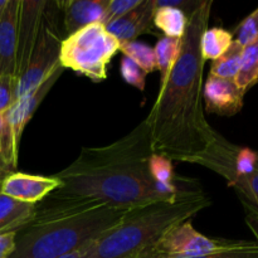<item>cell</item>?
<instances>
[{"instance_id": "obj_27", "label": "cell", "mask_w": 258, "mask_h": 258, "mask_svg": "<svg viewBox=\"0 0 258 258\" xmlns=\"http://www.w3.org/2000/svg\"><path fill=\"white\" fill-rule=\"evenodd\" d=\"M120 72L123 81L140 91L145 90L146 73L139 64H136L133 59L123 55L120 63Z\"/></svg>"}, {"instance_id": "obj_30", "label": "cell", "mask_w": 258, "mask_h": 258, "mask_svg": "<svg viewBox=\"0 0 258 258\" xmlns=\"http://www.w3.org/2000/svg\"><path fill=\"white\" fill-rule=\"evenodd\" d=\"M201 3L202 0H154V8H174L181 10L189 17Z\"/></svg>"}, {"instance_id": "obj_16", "label": "cell", "mask_w": 258, "mask_h": 258, "mask_svg": "<svg viewBox=\"0 0 258 258\" xmlns=\"http://www.w3.org/2000/svg\"><path fill=\"white\" fill-rule=\"evenodd\" d=\"M233 33L223 28H207L201 38V53L203 60H216L228 50L233 43Z\"/></svg>"}, {"instance_id": "obj_28", "label": "cell", "mask_w": 258, "mask_h": 258, "mask_svg": "<svg viewBox=\"0 0 258 258\" xmlns=\"http://www.w3.org/2000/svg\"><path fill=\"white\" fill-rule=\"evenodd\" d=\"M141 3H143V0H110L102 24L107 25L115 20L120 19L123 15L130 13L131 10L138 8Z\"/></svg>"}, {"instance_id": "obj_20", "label": "cell", "mask_w": 258, "mask_h": 258, "mask_svg": "<svg viewBox=\"0 0 258 258\" xmlns=\"http://www.w3.org/2000/svg\"><path fill=\"white\" fill-rule=\"evenodd\" d=\"M242 53H243V47L233 40L228 50L218 59L212 62L211 76L223 78V80H236L239 68H241Z\"/></svg>"}, {"instance_id": "obj_25", "label": "cell", "mask_w": 258, "mask_h": 258, "mask_svg": "<svg viewBox=\"0 0 258 258\" xmlns=\"http://www.w3.org/2000/svg\"><path fill=\"white\" fill-rule=\"evenodd\" d=\"M175 258H258V243L253 242H244L233 248L224 249V251L212 252V253L202 254L196 257H175Z\"/></svg>"}, {"instance_id": "obj_18", "label": "cell", "mask_w": 258, "mask_h": 258, "mask_svg": "<svg viewBox=\"0 0 258 258\" xmlns=\"http://www.w3.org/2000/svg\"><path fill=\"white\" fill-rule=\"evenodd\" d=\"M228 185L236 189L242 196V202L247 211L258 214V171L254 170L251 174L236 175L233 173L223 174Z\"/></svg>"}, {"instance_id": "obj_33", "label": "cell", "mask_w": 258, "mask_h": 258, "mask_svg": "<svg viewBox=\"0 0 258 258\" xmlns=\"http://www.w3.org/2000/svg\"><path fill=\"white\" fill-rule=\"evenodd\" d=\"M92 243L87 244V246L82 247V248L77 249V251L72 252V253H68V254H66V256H62L59 258H87V254H88V252H90Z\"/></svg>"}, {"instance_id": "obj_35", "label": "cell", "mask_w": 258, "mask_h": 258, "mask_svg": "<svg viewBox=\"0 0 258 258\" xmlns=\"http://www.w3.org/2000/svg\"><path fill=\"white\" fill-rule=\"evenodd\" d=\"M9 2L10 0H0V17H2V14L4 13V10L7 9Z\"/></svg>"}, {"instance_id": "obj_37", "label": "cell", "mask_w": 258, "mask_h": 258, "mask_svg": "<svg viewBox=\"0 0 258 258\" xmlns=\"http://www.w3.org/2000/svg\"><path fill=\"white\" fill-rule=\"evenodd\" d=\"M254 169L258 171V153H256V163H254Z\"/></svg>"}, {"instance_id": "obj_36", "label": "cell", "mask_w": 258, "mask_h": 258, "mask_svg": "<svg viewBox=\"0 0 258 258\" xmlns=\"http://www.w3.org/2000/svg\"><path fill=\"white\" fill-rule=\"evenodd\" d=\"M140 258H159V257L156 256V254L154 253V252L151 251V249H150V251H149V252H146V253L144 254V256H141Z\"/></svg>"}, {"instance_id": "obj_31", "label": "cell", "mask_w": 258, "mask_h": 258, "mask_svg": "<svg viewBox=\"0 0 258 258\" xmlns=\"http://www.w3.org/2000/svg\"><path fill=\"white\" fill-rule=\"evenodd\" d=\"M18 232L0 234V258H10L15 249V239Z\"/></svg>"}, {"instance_id": "obj_1", "label": "cell", "mask_w": 258, "mask_h": 258, "mask_svg": "<svg viewBox=\"0 0 258 258\" xmlns=\"http://www.w3.org/2000/svg\"><path fill=\"white\" fill-rule=\"evenodd\" d=\"M212 4L202 0L188 17L180 54L145 118L153 153L171 161L197 164L219 136L204 116L202 87L206 62L201 38L208 28Z\"/></svg>"}, {"instance_id": "obj_2", "label": "cell", "mask_w": 258, "mask_h": 258, "mask_svg": "<svg viewBox=\"0 0 258 258\" xmlns=\"http://www.w3.org/2000/svg\"><path fill=\"white\" fill-rule=\"evenodd\" d=\"M151 154L144 120L110 145L82 149L71 165L55 174L60 185L47 198L60 203H101L125 211L168 202L158 193L149 173Z\"/></svg>"}, {"instance_id": "obj_3", "label": "cell", "mask_w": 258, "mask_h": 258, "mask_svg": "<svg viewBox=\"0 0 258 258\" xmlns=\"http://www.w3.org/2000/svg\"><path fill=\"white\" fill-rule=\"evenodd\" d=\"M128 211L101 203H60L45 198L20 229L10 258H59L115 228Z\"/></svg>"}, {"instance_id": "obj_32", "label": "cell", "mask_w": 258, "mask_h": 258, "mask_svg": "<svg viewBox=\"0 0 258 258\" xmlns=\"http://www.w3.org/2000/svg\"><path fill=\"white\" fill-rule=\"evenodd\" d=\"M246 223L249 227V229L252 231V233L254 234V237L257 238L258 242V214L254 212H249L247 213L246 217Z\"/></svg>"}, {"instance_id": "obj_8", "label": "cell", "mask_w": 258, "mask_h": 258, "mask_svg": "<svg viewBox=\"0 0 258 258\" xmlns=\"http://www.w3.org/2000/svg\"><path fill=\"white\" fill-rule=\"evenodd\" d=\"M47 4L48 2L45 0H20L18 17L17 77L24 72L29 62Z\"/></svg>"}, {"instance_id": "obj_5", "label": "cell", "mask_w": 258, "mask_h": 258, "mask_svg": "<svg viewBox=\"0 0 258 258\" xmlns=\"http://www.w3.org/2000/svg\"><path fill=\"white\" fill-rule=\"evenodd\" d=\"M120 50V43L106 30L105 25L95 23L63 38L59 63L63 68L86 76L93 82L107 77V66Z\"/></svg>"}, {"instance_id": "obj_7", "label": "cell", "mask_w": 258, "mask_h": 258, "mask_svg": "<svg viewBox=\"0 0 258 258\" xmlns=\"http://www.w3.org/2000/svg\"><path fill=\"white\" fill-rule=\"evenodd\" d=\"M241 241H221L204 236L197 231L190 219L169 229L151 248L159 258L196 257L212 252L233 248Z\"/></svg>"}, {"instance_id": "obj_6", "label": "cell", "mask_w": 258, "mask_h": 258, "mask_svg": "<svg viewBox=\"0 0 258 258\" xmlns=\"http://www.w3.org/2000/svg\"><path fill=\"white\" fill-rule=\"evenodd\" d=\"M48 8L49 3L45 8L39 34L29 62L24 72L17 77L14 101L39 87L58 67H60L59 52L63 38L59 33L54 12Z\"/></svg>"}, {"instance_id": "obj_4", "label": "cell", "mask_w": 258, "mask_h": 258, "mask_svg": "<svg viewBox=\"0 0 258 258\" xmlns=\"http://www.w3.org/2000/svg\"><path fill=\"white\" fill-rule=\"evenodd\" d=\"M211 204L209 197L193 190L175 202H156L130 209L122 221L95 241L87 258H140L161 237Z\"/></svg>"}, {"instance_id": "obj_24", "label": "cell", "mask_w": 258, "mask_h": 258, "mask_svg": "<svg viewBox=\"0 0 258 258\" xmlns=\"http://www.w3.org/2000/svg\"><path fill=\"white\" fill-rule=\"evenodd\" d=\"M151 178L158 183H174V169L170 159L159 154H151L148 163Z\"/></svg>"}, {"instance_id": "obj_17", "label": "cell", "mask_w": 258, "mask_h": 258, "mask_svg": "<svg viewBox=\"0 0 258 258\" xmlns=\"http://www.w3.org/2000/svg\"><path fill=\"white\" fill-rule=\"evenodd\" d=\"M153 24L159 28L165 37L181 39L188 25V15L174 8H155Z\"/></svg>"}, {"instance_id": "obj_26", "label": "cell", "mask_w": 258, "mask_h": 258, "mask_svg": "<svg viewBox=\"0 0 258 258\" xmlns=\"http://www.w3.org/2000/svg\"><path fill=\"white\" fill-rule=\"evenodd\" d=\"M236 40L242 47L252 44L258 40V8L244 18L236 29Z\"/></svg>"}, {"instance_id": "obj_38", "label": "cell", "mask_w": 258, "mask_h": 258, "mask_svg": "<svg viewBox=\"0 0 258 258\" xmlns=\"http://www.w3.org/2000/svg\"><path fill=\"white\" fill-rule=\"evenodd\" d=\"M5 176H7V174H3V173H0V184H2L3 179H4Z\"/></svg>"}, {"instance_id": "obj_34", "label": "cell", "mask_w": 258, "mask_h": 258, "mask_svg": "<svg viewBox=\"0 0 258 258\" xmlns=\"http://www.w3.org/2000/svg\"><path fill=\"white\" fill-rule=\"evenodd\" d=\"M0 173H3V174H10V173H14V171H12L9 169V166L7 165V163H5L4 161V159L2 158V155H0Z\"/></svg>"}, {"instance_id": "obj_19", "label": "cell", "mask_w": 258, "mask_h": 258, "mask_svg": "<svg viewBox=\"0 0 258 258\" xmlns=\"http://www.w3.org/2000/svg\"><path fill=\"white\" fill-rule=\"evenodd\" d=\"M181 50V39L170 38L163 35L159 38L154 53H155L156 68L160 71V83L166 80L171 68L175 64Z\"/></svg>"}, {"instance_id": "obj_13", "label": "cell", "mask_w": 258, "mask_h": 258, "mask_svg": "<svg viewBox=\"0 0 258 258\" xmlns=\"http://www.w3.org/2000/svg\"><path fill=\"white\" fill-rule=\"evenodd\" d=\"M20 0H10L0 17V76L17 78L18 17Z\"/></svg>"}, {"instance_id": "obj_10", "label": "cell", "mask_w": 258, "mask_h": 258, "mask_svg": "<svg viewBox=\"0 0 258 258\" xmlns=\"http://www.w3.org/2000/svg\"><path fill=\"white\" fill-rule=\"evenodd\" d=\"M63 70H64V68H63L62 66L58 67L57 70L45 80L44 83H42L39 87L33 90L32 92H29L28 95L15 100L14 102H13V105L10 106L9 110L4 113L5 120L8 121L10 128H12L13 136H14V140L18 146H19L20 144V139H22V134L23 131H24L25 126H27V123L30 121L32 116L34 115L38 106L42 103V101L44 100L45 96L49 93V91L52 90L53 86L55 85L58 78H59L60 75L63 73Z\"/></svg>"}, {"instance_id": "obj_21", "label": "cell", "mask_w": 258, "mask_h": 258, "mask_svg": "<svg viewBox=\"0 0 258 258\" xmlns=\"http://www.w3.org/2000/svg\"><path fill=\"white\" fill-rule=\"evenodd\" d=\"M258 81V40L243 48L241 68L237 75L236 85L246 92Z\"/></svg>"}, {"instance_id": "obj_29", "label": "cell", "mask_w": 258, "mask_h": 258, "mask_svg": "<svg viewBox=\"0 0 258 258\" xmlns=\"http://www.w3.org/2000/svg\"><path fill=\"white\" fill-rule=\"evenodd\" d=\"M17 78L14 76H0V113H5L14 102Z\"/></svg>"}, {"instance_id": "obj_11", "label": "cell", "mask_w": 258, "mask_h": 258, "mask_svg": "<svg viewBox=\"0 0 258 258\" xmlns=\"http://www.w3.org/2000/svg\"><path fill=\"white\" fill-rule=\"evenodd\" d=\"M244 93L234 81L209 75L203 87V100L208 112L233 116L243 107Z\"/></svg>"}, {"instance_id": "obj_14", "label": "cell", "mask_w": 258, "mask_h": 258, "mask_svg": "<svg viewBox=\"0 0 258 258\" xmlns=\"http://www.w3.org/2000/svg\"><path fill=\"white\" fill-rule=\"evenodd\" d=\"M154 0H143L138 8L120 19L105 25L106 30L117 39L120 44L134 42L140 34L150 32L154 17Z\"/></svg>"}, {"instance_id": "obj_15", "label": "cell", "mask_w": 258, "mask_h": 258, "mask_svg": "<svg viewBox=\"0 0 258 258\" xmlns=\"http://www.w3.org/2000/svg\"><path fill=\"white\" fill-rule=\"evenodd\" d=\"M35 206L15 201L0 191V234L19 232L33 219Z\"/></svg>"}, {"instance_id": "obj_9", "label": "cell", "mask_w": 258, "mask_h": 258, "mask_svg": "<svg viewBox=\"0 0 258 258\" xmlns=\"http://www.w3.org/2000/svg\"><path fill=\"white\" fill-rule=\"evenodd\" d=\"M60 183L54 176H40L14 171L3 179L0 191L15 201L37 206L52 191L59 188Z\"/></svg>"}, {"instance_id": "obj_23", "label": "cell", "mask_w": 258, "mask_h": 258, "mask_svg": "<svg viewBox=\"0 0 258 258\" xmlns=\"http://www.w3.org/2000/svg\"><path fill=\"white\" fill-rule=\"evenodd\" d=\"M18 151L19 146L15 143L12 128L5 120L4 113H0V155L12 171H17Z\"/></svg>"}, {"instance_id": "obj_22", "label": "cell", "mask_w": 258, "mask_h": 258, "mask_svg": "<svg viewBox=\"0 0 258 258\" xmlns=\"http://www.w3.org/2000/svg\"><path fill=\"white\" fill-rule=\"evenodd\" d=\"M120 50L125 54V57L130 58L136 64L140 66L145 71L146 75L155 71L156 60L154 48L134 40V42L120 44Z\"/></svg>"}, {"instance_id": "obj_12", "label": "cell", "mask_w": 258, "mask_h": 258, "mask_svg": "<svg viewBox=\"0 0 258 258\" xmlns=\"http://www.w3.org/2000/svg\"><path fill=\"white\" fill-rule=\"evenodd\" d=\"M110 0H66L57 2L63 12V24L67 35L95 23L102 24Z\"/></svg>"}]
</instances>
